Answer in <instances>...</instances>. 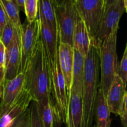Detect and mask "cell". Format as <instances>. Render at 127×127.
I'll use <instances>...</instances> for the list:
<instances>
[{
	"label": "cell",
	"mask_w": 127,
	"mask_h": 127,
	"mask_svg": "<svg viewBox=\"0 0 127 127\" xmlns=\"http://www.w3.org/2000/svg\"><path fill=\"white\" fill-rule=\"evenodd\" d=\"M24 74V89L32 97V101L38 102L51 95L50 71L40 38L27 63Z\"/></svg>",
	"instance_id": "cell-1"
},
{
	"label": "cell",
	"mask_w": 127,
	"mask_h": 127,
	"mask_svg": "<svg viewBox=\"0 0 127 127\" xmlns=\"http://www.w3.org/2000/svg\"><path fill=\"white\" fill-rule=\"evenodd\" d=\"M99 48L91 42L85 57L82 100L83 115L82 127H93L94 109L99 83Z\"/></svg>",
	"instance_id": "cell-2"
},
{
	"label": "cell",
	"mask_w": 127,
	"mask_h": 127,
	"mask_svg": "<svg viewBox=\"0 0 127 127\" xmlns=\"http://www.w3.org/2000/svg\"><path fill=\"white\" fill-rule=\"evenodd\" d=\"M119 26L114 29L111 33L104 39L99 47V63H100V86L105 97L111 86L116 73L118 64L117 53V41Z\"/></svg>",
	"instance_id": "cell-3"
},
{
	"label": "cell",
	"mask_w": 127,
	"mask_h": 127,
	"mask_svg": "<svg viewBox=\"0 0 127 127\" xmlns=\"http://www.w3.org/2000/svg\"><path fill=\"white\" fill-rule=\"evenodd\" d=\"M54 7L59 43L73 47V32L79 17L75 4L71 0H64L62 4Z\"/></svg>",
	"instance_id": "cell-4"
},
{
	"label": "cell",
	"mask_w": 127,
	"mask_h": 127,
	"mask_svg": "<svg viewBox=\"0 0 127 127\" xmlns=\"http://www.w3.org/2000/svg\"><path fill=\"white\" fill-rule=\"evenodd\" d=\"M50 76L52 83L51 94H52L51 99L55 113L56 125L62 122L66 125L68 118L69 99L59 62L55 68L50 71Z\"/></svg>",
	"instance_id": "cell-5"
},
{
	"label": "cell",
	"mask_w": 127,
	"mask_h": 127,
	"mask_svg": "<svg viewBox=\"0 0 127 127\" xmlns=\"http://www.w3.org/2000/svg\"><path fill=\"white\" fill-rule=\"evenodd\" d=\"M127 0H116L103 14L94 38L91 40L93 44L99 48L105 38L117 26L120 18L127 11Z\"/></svg>",
	"instance_id": "cell-6"
},
{
	"label": "cell",
	"mask_w": 127,
	"mask_h": 127,
	"mask_svg": "<svg viewBox=\"0 0 127 127\" xmlns=\"http://www.w3.org/2000/svg\"><path fill=\"white\" fill-rule=\"evenodd\" d=\"M75 4L79 17L85 24L91 40L96 33L104 12V0H76Z\"/></svg>",
	"instance_id": "cell-7"
},
{
	"label": "cell",
	"mask_w": 127,
	"mask_h": 127,
	"mask_svg": "<svg viewBox=\"0 0 127 127\" xmlns=\"http://www.w3.org/2000/svg\"><path fill=\"white\" fill-rule=\"evenodd\" d=\"M40 38V21L38 16L34 21L29 22L26 19L22 25L21 43V62L19 73H24L26 66L32 56Z\"/></svg>",
	"instance_id": "cell-8"
},
{
	"label": "cell",
	"mask_w": 127,
	"mask_h": 127,
	"mask_svg": "<svg viewBox=\"0 0 127 127\" xmlns=\"http://www.w3.org/2000/svg\"><path fill=\"white\" fill-rule=\"evenodd\" d=\"M40 21V38L43 43L46 57L48 61L50 71L53 70L58 63V35L43 21Z\"/></svg>",
	"instance_id": "cell-9"
},
{
	"label": "cell",
	"mask_w": 127,
	"mask_h": 127,
	"mask_svg": "<svg viewBox=\"0 0 127 127\" xmlns=\"http://www.w3.org/2000/svg\"><path fill=\"white\" fill-rule=\"evenodd\" d=\"M21 62V43L17 31L12 42L6 48L5 57V80H11L19 73Z\"/></svg>",
	"instance_id": "cell-10"
},
{
	"label": "cell",
	"mask_w": 127,
	"mask_h": 127,
	"mask_svg": "<svg viewBox=\"0 0 127 127\" xmlns=\"http://www.w3.org/2000/svg\"><path fill=\"white\" fill-rule=\"evenodd\" d=\"M32 101V97L23 88L7 110L0 116V127H7L11 125L21 114L27 111Z\"/></svg>",
	"instance_id": "cell-11"
},
{
	"label": "cell",
	"mask_w": 127,
	"mask_h": 127,
	"mask_svg": "<svg viewBox=\"0 0 127 127\" xmlns=\"http://www.w3.org/2000/svg\"><path fill=\"white\" fill-rule=\"evenodd\" d=\"M74 61V48L68 44L59 43L58 62L66 88L67 95L69 99L71 91L72 73Z\"/></svg>",
	"instance_id": "cell-12"
},
{
	"label": "cell",
	"mask_w": 127,
	"mask_h": 127,
	"mask_svg": "<svg viewBox=\"0 0 127 127\" xmlns=\"http://www.w3.org/2000/svg\"><path fill=\"white\" fill-rule=\"evenodd\" d=\"M24 73H19L18 75L12 79L4 81L0 101V116L7 110L22 91L24 85Z\"/></svg>",
	"instance_id": "cell-13"
},
{
	"label": "cell",
	"mask_w": 127,
	"mask_h": 127,
	"mask_svg": "<svg viewBox=\"0 0 127 127\" xmlns=\"http://www.w3.org/2000/svg\"><path fill=\"white\" fill-rule=\"evenodd\" d=\"M127 95L126 88L119 76L115 74L111 86L107 92L105 100L110 113L119 116V112Z\"/></svg>",
	"instance_id": "cell-14"
},
{
	"label": "cell",
	"mask_w": 127,
	"mask_h": 127,
	"mask_svg": "<svg viewBox=\"0 0 127 127\" xmlns=\"http://www.w3.org/2000/svg\"><path fill=\"white\" fill-rule=\"evenodd\" d=\"M83 107L82 95L71 90L69 99L66 127H82Z\"/></svg>",
	"instance_id": "cell-15"
},
{
	"label": "cell",
	"mask_w": 127,
	"mask_h": 127,
	"mask_svg": "<svg viewBox=\"0 0 127 127\" xmlns=\"http://www.w3.org/2000/svg\"><path fill=\"white\" fill-rule=\"evenodd\" d=\"M91 38L85 24L80 17H78L74 27L73 37V47L84 57L89 52Z\"/></svg>",
	"instance_id": "cell-16"
},
{
	"label": "cell",
	"mask_w": 127,
	"mask_h": 127,
	"mask_svg": "<svg viewBox=\"0 0 127 127\" xmlns=\"http://www.w3.org/2000/svg\"><path fill=\"white\" fill-rule=\"evenodd\" d=\"M94 119L96 127H110V112L107 105L105 97L100 85L98 88L94 105Z\"/></svg>",
	"instance_id": "cell-17"
},
{
	"label": "cell",
	"mask_w": 127,
	"mask_h": 127,
	"mask_svg": "<svg viewBox=\"0 0 127 127\" xmlns=\"http://www.w3.org/2000/svg\"><path fill=\"white\" fill-rule=\"evenodd\" d=\"M84 62L85 57H83L79 52L74 49L71 90L76 92L81 95L84 79Z\"/></svg>",
	"instance_id": "cell-18"
},
{
	"label": "cell",
	"mask_w": 127,
	"mask_h": 127,
	"mask_svg": "<svg viewBox=\"0 0 127 127\" xmlns=\"http://www.w3.org/2000/svg\"><path fill=\"white\" fill-rule=\"evenodd\" d=\"M38 114L43 127H55L56 117L51 95L45 97L42 100L36 102Z\"/></svg>",
	"instance_id": "cell-19"
},
{
	"label": "cell",
	"mask_w": 127,
	"mask_h": 127,
	"mask_svg": "<svg viewBox=\"0 0 127 127\" xmlns=\"http://www.w3.org/2000/svg\"><path fill=\"white\" fill-rule=\"evenodd\" d=\"M38 16L58 34L55 7L52 0H38Z\"/></svg>",
	"instance_id": "cell-20"
},
{
	"label": "cell",
	"mask_w": 127,
	"mask_h": 127,
	"mask_svg": "<svg viewBox=\"0 0 127 127\" xmlns=\"http://www.w3.org/2000/svg\"><path fill=\"white\" fill-rule=\"evenodd\" d=\"M3 6L8 19L16 29L19 39L21 40L22 33V25L21 24L18 7L14 2L7 0H0Z\"/></svg>",
	"instance_id": "cell-21"
},
{
	"label": "cell",
	"mask_w": 127,
	"mask_h": 127,
	"mask_svg": "<svg viewBox=\"0 0 127 127\" xmlns=\"http://www.w3.org/2000/svg\"><path fill=\"white\" fill-rule=\"evenodd\" d=\"M24 9L26 19L29 22L34 21L38 16V0H25Z\"/></svg>",
	"instance_id": "cell-22"
},
{
	"label": "cell",
	"mask_w": 127,
	"mask_h": 127,
	"mask_svg": "<svg viewBox=\"0 0 127 127\" xmlns=\"http://www.w3.org/2000/svg\"><path fill=\"white\" fill-rule=\"evenodd\" d=\"M122 81L124 86L126 88L127 81V45L125 46L124 55L120 63H118L116 73Z\"/></svg>",
	"instance_id": "cell-23"
},
{
	"label": "cell",
	"mask_w": 127,
	"mask_h": 127,
	"mask_svg": "<svg viewBox=\"0 0 127 127\" xmlns=\"http://www.w3.org/2000/svg\"><path fill=\"white\" fill-rule=\"evenodd\" d=\"M16 32V29L8 19V21H7L6 26L4 28L2 34L0 37V40L2 42V43H3L6 48H7L10 45L11 42H12V38L14 36Z\"/></svg>",
	"instance_id": "cell-24"
},
{
	"label": "cell",
	"mask_w": 127,
	"mask_h": 127,
	"mask_svg": "<svg viewBox=\"0 0 127 127\" xmlns=\"http://www.w3.org/2000/svg\"><path fill=\"white\" fill-rule=\"evenodd\" d=\"M30 127H43L37 110V103L32 101L29 106Z\"/></svg>",
	"instance_id": "cell-25"
},
{
	"label": "cell",
	"mask_w": 127,
	"mask_h": 127,
	"mask_svg": "<svg viewBox=\"0 0 127 127\" xmlns=\"http://www.w3.org/2000/svg\"><path fill=\"white\" fill-rule=\"evenodd\" d=\"M127 95L125 97L124 103L122 106L121 109L119 112V116H120L121 120L122 125L123 127H127Z\"/></svg>",
	"instance_id": "cell-26"
},
{
	"label": "cell",
	"mask_w": 127,
	"mask_h": 127,
	"mask_svg": "<svg viewBox=\"0 0 127 127\" xmlns=\"http://www.w3.org/2000/svg\"><path fill=\"white\" fill-rule=\"evenodd\" d=\"M8 21V17L6 13L3 6L0 1V37H1L4 28Z\"/></svg>",
	"instance_id": "cell-27"
},
{
	"label": "cell",
	"mask_w": 127,
	"mask_h": 127,
	"mask_svg": "<svg viewBox=\"0 0 127 127\" xmlns=\"http://www.w3.org/2000/svg\"><path fill=\"white\" fill-rule=\"evenodd\" d=\"M16 127H30V109L29 107L25 112L21 120Z\"/></svg>",
	"instance_id": "cell-28"
},
{
	"label": "cell",
	"mask_w": 127,
	"mask_h": 127,
	"mask_svg": "<svg viewBox=\"0 0 127 127\" xmlns=\"http://www.w3.org/2000/svg\"><path fill=\"white\" fill-rule=\"evenodd\" d=\"M6 57V47L0 40V64L4 66Z\"/></svg>",
	"instance_id": "cell-29"
},
{
	"label": "cell",
	"mask_w": 127,
	"mask_h": 127,
	"mask_svg": "<svg viewBox=\"0 0 127 127\" xmlns=\"http://www.w3.org/2000/svg\"><path fill=\"white\" fill-rule=\"evenodd\" d=\"M5 81V67L0 64V86L3 85Z\"/></svg>",
	"instance_id": "cell-30"
},
{
	"label": "cell",
	"mask_w": 127,
	"mask_h": 127,
	"mask_svg": "<svg viewBox=\"0 0 127 127\" xmlns=\"http://www.w3.org/2000/svg\"><path fill=\"white\" fill-rule=\"evenodd\" d=\"M116 0H104V12L103 14L107 10V9L114 3Z\"/></svg>",
	"instance_id": "cell-31"
},
{
	"label": "cell",
	"mask_w": 127,
	"mask_h": 127,
	"mask_svg": "<svg viewBox=\"0 0 127 127\" xmlns=\"http://www.w3.org/2000/svg\"><path fill=\"white\" fill-rule=\"evenodd\" d=\"M25 112L24 113V114H21V115H20V116L18 118H17V119H16V120H14V122L12 123V124H11V125H9V126L7 127H17V125H18V124H19V122H20V120H21V119H22V117H23L24 115Z\"/></svg>",
	"instance_id": "cell-32"
},
{
	"label": "cell",
	"mask_w": 127,
	"mask_h": 127,
	"mask_svg": "<svg viewBox=\"0 0 127 127\" xmlns=\"http://www.w3.org/2000/svg\"><path fill=\"white\" fill-rule=\"evenodd\" d=\"M14 1H15V3L16 4L17 7H20V8L21 9L24 8L25 0H14Z\"/></svg>",
	"instance_id": "cell-33"
},
{
	"label": "cell",
	"mask_w": 127,
	"mask_h": 127,
	"mask_svg": "<svg viewBox=\"0 0 127 127\" xmlns=\"http://www.w3.org/2000/svg\"><path fill=\"white\" fill-rule=\"evenodd\" d=\"M52 1L53 2L54 6H58L62 4L64 1V0H52Z\"/></svg>",
	"instance_id": "cell-34"
},
{
	"label": "cell",
	"mask_w": 127,
	"mask_h": 127,
	"mask_svg": "<svg viewBox=\"0 0 127 127\" xmlns=\"http://www.w3.org/2000/svg\"><path fill=\"white\" fill-rule=\"evenodd\" d=\"M2 91H3V85H1L0 86V101H1V97H2Z\"/></svg>",
	"instance_id": "cell-35"
},
{
	"label": "cell",
	"mask_w": 127,
	"mask_h": 127,
	"mask_svg": "<svg viewBox=\"0 0 127 127\" xmlns=\"http://www.w3.org/2000/svg\"><path fill=\"white\" fill-rule=\"evenodd\" d=\"M7 1H12V2H15V1H14V0H7Z\"/></svg>",
	"instance_id": "cell-36"
},
{
	"label": "cell",
	"mask_w": 127,
	"mask_h": 127,
	"mask_svg": "<svg viewBox=\"0 0 127 127\" xmlns=\"http://www.w3.org/2000/svg\"><path fill=\"white\" fill-rule=\"evenodd\" d=\"M71 1H73V2H75L76 0H71Z\"/></svg>",
	"instance_id": "cell-37"
},
{
	"label": "cell",
	"mask_w": 127,
	"mask_h": 127,
	"mask_svg": "<svg viewBox=\"0 0 127 127\" xmlns=\"http://www.w3.org/2000/svg\"><path fill=\"white\" fill-rule=\"evenodd\" d=\"M93 127H95V125H94V126H93Z\"/></svg>",
	"instance_id": "cell-38"
}]
</instances>
